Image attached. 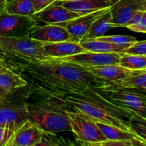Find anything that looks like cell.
Instances as JSON below:
<instances>
[{
	"instance_id": "6da1fadb",
	"label": "cell",
	"mask_w": 146,
	"mask_h": 146,
	"mask_svg": "<svg viewBox=\"0 0 146 146\" xmlns=\"http://www.w3.org/2000/svg\"><path fill=\"white\" fill-rule=\"evenodd\" d=\"M27 73L41 84L42 88L61 91H81L106 84L86 68L60 58H50L36 64H28Z\"/></svg>"
},
{
	"instance_id": "7a4b0ae2",
	"label": "cell",
	"mask_w": 146,
	"mask_h": 146,
	"mask_svg": "<svg viewBox=\"0 0 146 146\" xmlns=\"http://www.w3.org/2000/svg\"><path fill=\"white\" fill-rule=\"evenodd\" d=\"M41 92L59 100L65 106L79 111L95 122L113 125L133 132L130 125L132 111L110 102L94 88L81 91L44 89Z\"/></svg>"
},
{
	"instance_id": "3957f363",
	"label": "cell",
	"mask_w": 146,
	"mask_h": 146,
	"mask_svg": "<svg viewBox=\"0 0 146 146\" xmlns=\"http://www.w3.org/2000/svg\"><path fill=\"white\" fill-rule=\"evenodd\" d=\"M34 104H28V119L36 124L43 131L56 133L71 131L67 107L59 100L48 94Z\"/></svg>"
},
{
	"instance_id": "277c9868",
	"label": "cell",
	"mask_w": 146,
	"mask_h": 146,
	"mask_svg": "<svg viewBox=\"0 0 146 146\" xmlns=\"http://www.w3.org/2000/svg\"><path fill=\"white\" fill-rule=\"evenodd\" d=\"M0 52L19 58L28 64H36L52 58L46 52L43 43L29 36H0Z\"/></svg>"
},
{
	"instance_id": "5b68a950",
	"label": "cell",
	"mask_w": 146,
	"mask_h": 146,
	"mask_svg": "<svg viewBox=\"0 0 146 146\" xmlns=\"http://www.w3.org/2000/svg\"><path fill=\"white\" fill-rule=\"evenodd\" d=\"M110 102L146 118V93L110 84L94 88Z\"/></svg>"
},
{
	"instance_id": "8992f818",
	"label": "cell",
	"mask_w": 146,
	"mask_h": 146,
	"mask_svg": "<svg viewBox=\"0 0 146 146\" xmlns=\"http://www.w3.org/2000/svg\"><path fill=\"white\" fill-rule=\"evenodd\" d=\"M71 132L76 138L78 144L86 146H99L107 138L100 130L96 123L79 111L68 110Z\"/></svg>"
},
{
	"instance_id": "52a82bcc",
	"label": "cell",
	"mask_w": 146,
	"mask_h": 146,
	"mask_svg": "<svg viewBox=\"0 0 146 146\" xmlns=\"http://www.w3.org/2000/svg\"><path fill=\"white\" fill-rule=\"evenodd\" d=\"M36 25L37 23L33 17L9 14L5 8L0 11V36H29L31 30Z\"/></svg>"
},
{
	"instance_id": "ba28073f",
	"label": "cell",
	"mask_w": 146,
	"mask_h": 146,
	"mask_svg": "<svg viewBox=\"0 0 146 146\" xmlns=\"http://www.w3.org/2000/svg\"><path fill=\"white\" fill-rule=\"evenodd\" d=\"M9 96L0 100V127L17 130L28 119V103L10 101Z\"/></svg>"
},
{
	"instance_id": "9c48e42d",
	"label": "cell",
	"mask_w": 146,
	"mask_h": 146,
	"mask_svg": "<svg viewBox=\"0 0 146 146\" xmlns=\"http://www.w3.org/2000/svg\"><path fill=\"white\" fill-rule=\"evenodd\" d=\"M120 56V53H99L87 51L86 52L60 58L74 63L84 68H91L109 64H118Z\"/></svg>"
},
{
	"instance_id": "30bf717a",
	"label": "cell",
	"mask_w": 146,
	"mask_h": 146,
	"mask_svg": "<svg viewBox=\"0 0 146 146\" xmlns=\"http://www.w3.org/2000/svg\"><path fill=\"white\" fill-rule=\"evenodd\" d=\"M145 10L140 0H116L110 7L114 27H126L138 11Z\"/></svg>"
},
{
	"instance_id": "8fae6325",
	"label": "cell",
	"mask_w": 146,
	"mask_h": 146,
	"mask_svg": "<svg viewBox=\"0 0 146 146\" xmlns=\"http://www.w3.org/2000/svg\"><path fill=\"white\" fill-rule=\"evenodd\" d=\"M108 8L109 7L98 10L89 14L79 16L68 21L56 24L64 27L68 30L70 34L69 41L80 43L84 38V35L89 29L92 23L100 16L102 15Z\"/></svg>"
},
{
	"instance_id": "7c38bea8",
	"label": "cell",
	"mask_w": 146,
	"mask_h": 146,
	"mask_svg": "<svg viewBox=\"0 0 146 146\" xmlns=\"http://www.w3.org/2000/svg\"><path fill=\"white\" fill-rule=\"evenodd\" d=\"M29 36L41 43H56L70 40L68 30L56 24H37L31 30Z\"/></svg>"
},
{
	"instance_id": "4fadbf2b",
	"label": "cell",
	"mask_w": 146,
	"mask_h": 146,
	"mask_svg": "<svg viewBox=\"0 0 146 146\" xmlns=\"http://www.w3.org/2000/svg\"><path fill=\"white\" fill-rule=\"evenodd\" d=\"M81 16L79 13L71 11L62 5L54 2L44 9L36 12L32 16L37 24H58Z\"/></svg>"
},
{
	"instance_id": "5bb4252c",
	"label": "cell",
	"mask_w": 146,
	"mask_h": 146,
	"mask_svg": "<svg viewBox=\"0 0 146 146\" xmlns=\"http://www.w3.org/2000/svg\"><path fill=\"white\" fill-rule=\"evenodd\" d=\"M43 132L38 125L27 119L16 130L12 146H38Z\"/></svg>"
},
{
	"instance_id": "9a60e30c",
	"label": "cell",
	"mask_w": 146,
	"mask_h": 146,
	"mask_svg": "<svg viewBox=\"0 0 146 146\" xmlns=\"http://www.w3.org/2000/svg\"><path fill=\"white\" fill-rule=\"evenodd\" d=\"M114 1L115 0H56L54 2L62 5L71 11L84 15L98 10L111 7Z\"/></svg>"
},
{
	"instance_id": "2e32d148",
	"label": "cell",
	"mask_w": 146,
	"mask_h": 146,
	"mask_svg": "<svg viewBox=\"0 0 146 146\" xmlns=\"http://www.w3.org/2000/svg\"><path fill=\"white\" fill-rule=\"evenodd\" d=\"M86 68L95 76L104 80L106 84H112L121 81L133 72L131 70L124 68L119 64H109Z\"/></svg>"
},
{
	"instance_id": "e0dca14e",
	"label": "cell",
	"mask_w": 146,
	"mask_h": 146,
	"mask_svg": "<svg viewBox=\"0 0 146 146\" xmlns=\"http://www.w3.org/2000/svg\"><path fill=\"white\" fill-rule=\"evenodd\" d=\"M46 52L53 58H64L87 51L80 43L64 41L56 43H43Z\"/></svg>"
},
{
	"instance_id": "ac0fdd59",
	"label": "cell",
	"mask_w": 146,
	"mask_h": 146,
	"mask_svg": "<svg viewBox=\"0 0 146 146\" xmlns=\"http://www.w3.org/2000/svg\"><path fill=\"white\" fill-rule=\"evenodd\" d=\"M98 128H100L107 140L121 141H131L135 144V145H146V142L141 139L136 134L131 131H125L122 128L102 123L96 122Z\"/></svg>"
},
{
	"instance_id": "d6986e66",
	"label": "cell",
	"mask_w": 146,
	"mask_h": 146,
	"mask_svg": "<svg viewBox=\"0 0 146 146\" xmlns=\"http://www.w3.org/2000/svg\"><path fill=\"white\" fill-rule=\"evenodd\" d=\"M112 28H113V27L112 24V17L109 7L102 15L100 16L92 23L82 40L94 39L102 36L106 32Z\"/></svg>"
},
{
	"instance_id": "ffe728a7",
	"label": "cell",
	"mask_w": 146,
	"mask_h": 146,
	"mask_svg": "<svg viewBox=\"0 0 146 146\" xmlns=\"http://www.w3.org/2000/svg\"><path fill=\"white\" fill-rule=\"evenodd\" d=\"M80 44L86 51L99 53H122L130 46L117 45L108 41H98L96 39L82 40Z\"/></svg>"
},
{
	"instance_id": "44dd1931",
	"label": "cell",
	"mask_w": 146,
	"mask_h": 146,
	"mask_svg": "<svg viewBox=\"0 0 146 146\" xmlns=\"http://www.w3.org/2000/svg\"><path fill=\"white\" fill-rule=\"evenodd\" d=\"M27 85V82L18 74L5 68H0V88L13 92Z\"/></svg>"
},
{
	"instance_id": "7402d4cb",
	"label": "cell",
	"mask_w": 146,
	"mask_h": 146,
	"mask_svg": "<svg viewBox=\"0 0 146 146\" xmlns=\"http://www.w3.org/2000/svg\"><path fill=\"white\" fill-rule=\"evenodd\" d=\"M9 14L32 17L36 13L31 0H9L5 6Z\"/></svg>"
},
{
	"instance_id": "603a6c76",
	"label": "cell",
	"mask_w": 146,
	"mask_h": 146,
	"mask_svg": "<svg viewBox=\"0 0 146 146\" xmlns=\"http://www.w3.org/2000/svg\"><path fill=\"white\" fill-rule=\"evenodd\" d=\"M145 84H146V69L133 71L131 75L125 78L110 84L121 88L137 89Z\"/></svg>"
},
{
	"instance_id": "cb8c5ba5",
	"label": "cell",
	"mask_w": 146,
	"mask_h": 146,
	"mask_svg": "<svg viewBox=\"0 0 146 146\" xmlns=\"http://www.w3.org/2000/svg\"><path fill=\"white\" fill-rule=\"evenodd\" d=\"M119 65L131 71H138L146 68V56L132 54L120 53Z\"/></svg>"
},
{
	"instance_id": "d4e9b609",
	"label": "cell",
	"mask_w": 146,
	"mask_h": 146,
	"mask_svg": "<svg viewBox=\"0 0 146 146\" xmlns=\"http://www.w3.org/2000/svg\"><path fill=\"white\" fill-rule=\"evenodd\" d=\"M130 125L133 132L146 142V118L132 111Z\"/></svg>"
},
{
	"instance_id": "484cf974",
	"label": "cell",
	"mask_w": 146,
	"mask_h": 146,
	"mask_svg": "<svg viewBox=\"0 0 146 146\" xmlns=\"http://www.w3.org/2000/svg\"><path fill=\"white\" fill-rule=\"evenodd\" d=\"M95 39L98 40V41H108V42L113 43L117 45H125L130 46L137 41V39L135 37L128 35L102 36L96 38Z\"/></svg>"
},
{
	"instance_id": "4316f807",
	"label": "cell",
	"mask_w": 146,
	"mask_h": 146,
	"mask_svg": "<svg viewBox=\"0 0 146 146\" xmlns=\"http://www.w3.org/2000/svg\"><path fill=\"white\" fill-rule=\"evenodd\" d=\"M55 133H50L43 132L42 136L40 143L38 146L41 145H48V146H56V145H68V143L65 142L63 138H58L56 135H54Z\"/></svg>"
},
{
	"instance_id": "83f0119b",
	"label": "cell",
	"mask_w": 146,
	"mask_h": 146,
	"mask_svg": "<svg viewBox=\"0 0 146 146\" xmlns=\"http://www.w3.org/2000/svg\"><path fill=\"white\" fill-rule=\"evenodd\" d=\"M16 130L0 127V146H12Z\"/></svg>"
},
{
	"instance_id": "f1b7e54d",
	"label": "cell",
	"mask_w": 146,
	"mask_h": 146,
	"mask_svg": "<svg viewBox=\"0 0 146 146\" xmlns=\"http://www.w3.org/2000/svg\"><path fill=\"white\" fill-rule=\"evenodd\" d=\"M122 53L142 55L146 56V40L135 42Z\"/></svg>"
},
{
	"instance_id": "f546056e",
	"label": "cell",
	"mask_w": 146,
	"mask_h": 146,
	"mask_svg": "<svg viewBox=\"0 0 146 146\" xmlns=\"http://www.w3.org/2000/svg\"><path fill=\"white\" fill-rule=\"evenodd\" d=\"M126 28L134 32L146 34V18L143 14V17L139 20L131 25H128Z\"/></svg>"
},
{
	"instance_id": "4dcf8cb0",
	"label": "cell",
	"mask_w": 146,
	"mask_h": 146,
	"mask_svg": "<svg viewBox=\"0 0 146 146\" xmlns=\"http://www.w3.org/2000/svg\"><path fill=\"white\" fill-rule=\"evenodd\" d=\"M55 1L56 0H31L34 8H35L36 12H38V11L44 9V8L54 3Z\"/></svg>"
},
{
	"instance_id": "1f68e13d",
	"label": "cell",
	"mask_w": 146,
	"mask_h": 146,
	"mask_svg": "<svg viewBox=\"0 0 146 146\" xmlns=\"http://www.w3.org/2000/svg\"><path fill=\"white\" fill-rule=\"evenodd\" d=\"M11 93L12 92H10V91H7V90L4 89L2 88H0V100L7 97V96H9Z\"/></svg>"
},
{
	"instance_id": "d6a6232c",
	"label": "cell",
	"mask_w": 146,
	"mask_h": 146,
	"mask_svg": "<svg viewBox=\"0 0 146 146\" xmlns=\"http://www.w3.org/2000/svg\"><path fill=\"white\" fill-rule=\"evenodd\" d=\"M136 90H138V91H142V92L146 93V84H143V85H142L141 86L138 87Z\"/></svg>"
},
{
	"instance_id": "836d02e7",
	"label": "cell",
	"mask_w": 146,
	"mask_h": 146,
	"mask_svg": "<svg viewBox=\"0 0 146 146\" xmlns=\"http://www.w3.org/2000/svg\"><path fill=\"white\" fill-rule=\"evenodd\" d=\"M140 1L142 4V5L143 6L145 10H146V0H140Z\"/></svg>"
},
{
	"instance_id": "e575fe53",
	"label": "cell",
	"mask_w": 146,
	"mask_h": 146,
	"mask_svg": "<svg viewBox=\"0 0 146 146\" xmlns=\"http://www.w3.org/2000/svg\"><path fill=\"white\" fill-rule=\"evenodd\" d=\"M5 68V66H4V61H3V60L1 59V57H0V68Z\"/></svg>"
},
{
	"instance_id": "d590c367",
	"label": "cell",
	"mask_w": 146,
	"mask_h": 146,
	"mask_svg": "<svg viewBox=\"0 0 146 146\" xmlns=\"http://www.w3.org/2000/svg\"><path fill=\"white\" fill-rule=\"evenodd\" d=\"M8 1H9V0H0V6L4 4L5 3H7Z\"/></svg>"
},
{
	"instance_id": "8d00e7d4",
	"label": "cell",
	"mask_w": 146,
	"mask_h": 146,
	"mask_svg": "<svg viewBox=\"0 0 146 146\" xmlns=\"http://www.w3.org/2000/svg\"><path fill=\"white\" fill-rule=\"evenodd\" d=\"M143 14L144 17H145V18H146V10H144L143 12Z\"/></svg>"
},
{
	"instance_id": "74e56055",
	"label": "cell",
	"mask_w": 146,
	"mask_h": 146,
	"mask_svg": "<svg viewBox=\"0 0 146 146\" xmlns=\"http://www.w3.org/2000/svg\"><path fill=\"white\" fill-rule=\"evenodd\" d=\"M59 1H69V0H59Z\"/></svg>"
},
{
	"instance_id": "f35d334b",
	"label": "cell",
	"mask_w": 146,
	"mask_h": 146,
	"mask_svg": "<svg viewBox=\"0 0 146 146\" xmlns=\"http://www.w3.org/2000/svg\"><path fill=\"white\" fill-rule=\"evenodd\" d=\"M145 69H146V68H145Z\"/></svg>"
}]
</instances>
